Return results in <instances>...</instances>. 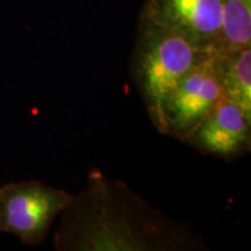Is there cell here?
I'll list each match as a JSON object with an SVG mask.
<instances>
[{"instance_id": "6", "label": "cell", "mask_w": 251, "mask_h": 251, "mask_svg": "<svg viewBox=\"0 0 251 251\" xmlns=\"http://www.w3.org/2000/svg\"><path fill=\"white\" fill-rule=\"evenodd\" d=\"M184 143L205 155L234 161L250 151L251 120L238 106L222 96Z\"/></svg>"}, {"instance_id": "1", "label": "cell", "mask_w": 251, "mask_h": 251, "mask_svg": "<svg viewBox=\"0 0 251 251\" xmlns=\"http://www.w3.org/2000/svg\"><path fill=\"white\" fill-rule=\"evenodd\" d=\"M57 251H207L202 237L100 169L59 215Z\"/></svg>"}, {"instance_id": "7", "label": "cell", "mask_w": 251, "mask_h": 251, "mask_svg": "<svg viewBox=\"0 0 251 251\" xmlns=\"http://www.w3.org/2000/svg\"><path fill=\"white\" fill-rule=\"evenodd\" d=\"M216 62L222 96L251 120V46L218 54Z\"/></svg>"}, {"instance_id": "3", "label": "cell", "mask_w": 251, "mask_h": 251, "mask_svg": "<svg viewBox=\"0 0 251 251\" xmlns=\"http://www.w3.org/2000/svg\"><path fill=\"white\" fill-rule=\"evenodd\" d=\"M71 199L72 193L39 180L1 185L0 233L14 235L27 246H39Z\"/></svg>"}, {"instance_id": "2", "label": "cell", "mask_w": 251, "mask_h": 251, "mask_svg": "<svg viewBox=\"0 0 251 251\" xmlns=\"http://www.w3.org/2000/svg\"><path fill=\"white\" fill-rule=\"evenodd\" d=\"M209 51L179 34L140 18L131 58V78L153 127L165 133L164 112L169 97L188 71Z\"/></svg>"}, {"instance_id": "4", "label": "cell", "mask_w": 251, "mask_h": 251, "mask_svg": "<svg viewBox=\"0 0 251 251\" xmlns=\"http://www.w3.org/2000/svg\"><path fill=\"white\" fill-rule=\"evenodd\" d=\"M218 52H213L179 80L165 106L164 135L186 140L222 98Z\"/></svg>"}, {"instance_id": "5", "label": "cell", "mask_w": 251, "mask_h": 251, "mask_svg": "<svg viewBox=\"0 0 251 251\" xmlns=\"http://www.w3.org/2000/svg\"><path fill=\"white\" fill-rule=\"evenodd\" d=\"M222 0H146L140 18L218 52Z\"/></svg>"}, {"instance_id": "8", "label": "cell", "mask_w": 251, "mask_h": 251, "mask_svg": "<svg viewBox=\"0 0 251 251\" xmlns=\"http://www.w3.org/2000/svg\"><path fill=\"white\" fill-rule=\"evenodd\" d=\"M251 46V0H222L218 54Z\"/></svg>"}]
</instances>
